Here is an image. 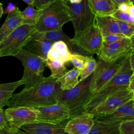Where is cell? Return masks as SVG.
<instances>
[{"instance_id":"28","label":"cell","mask_w":134,"mask_h":134,"mask_svg":"<svg viewBox=\"0 0 134 134\" xmlns=\"http://www.w3.org/2000/svg\"><path fill=\"white\" fill-rule=\"evenodd\" d=\"M111 16L117 20L134 24V4L128 6L125 11L116 10Z\"/></svg>"},{"instance_id":"31","label":"cell","mask_w":134,"mask_h":134,"mask_svg":"<svg viewBox=\"0 0 134 134\" xmlns=\"http://www.w3.org/2000/svg\"><path fill=\"white\" fill-rule=\"evenodd\" d=\"M91 57L81 54H73L70 62L72 63L75 68L81 71L85 67Z\"/></svg>"},{"instance_id":"41","label":"cell","mask_w":134,"mask_h":134,"mask_svg":"<svg viewBox=\"0 0 134 134\" xmlns=\"http://www.w3.org/2000/svg\"><path fill=\"white\" fill-rule=\"evenodd\" d=\"M23 1L28 4V5H32L34 4V0H23Z\"/></svg>"},{"instance_id":"38","label":"cell","mask_w":134,"mask_h":134,"mask_svg":"<svg viewBox=\"0 0 134 134\" xmlns=\"http://www.w3.org/2000/svg\"><path fill=\"white\" fill-rule=\"evenodd\" d=\"M128 89L134 92V72L130 78Z\"/></svg>"},{"instance_id":"33","label":"cell","mask_w":134,"mask_h":134,"mask_svg":"<svg viewBox=\"0 0 134 134\" xmlns=\"http://www.w3.org/2000/svg\"><path fill=\"white\" fill-rule=\"evenodd\" d=\"M53 1L54 0H34L33 6L37 10H43Z\"/></svg>"},{"instance_id":"42","label":"cell","mask_w":134,"mask_h":134,"mask_svg":"<svg viewBox=\"0 0 134 134\" xmlns=\"http://www.w3.org/2000/svg\"><path fill=\"white\" fill-rule=\"evenodd\" d=\"M3 14H4L3 7V6H0V18Z\"/></svg>"},{"instance_id":"8","label":"cell","mask_w":134,"mask_h":134,"mask_svg":"<svg viewBox=\"0 0 134 134\" xmlns=\"http://www.w3.org/2000/svg\"><path fill=\"white\" fill-rule=\"evenodd\" d=\"M120 66L121 62L108 63L99 59L90 83V91L92 95L98 92L107 84L117 73Z\"/></svg>"},{"instance_id":"18","label":"cell","mask_w":134,"mask_h":134,"mask_svg":"<svg viewBox=\"0 0 134 134\" xmlns=\"http://www.w3.org/2000/svg\"><path fill=\"white\" fill-rule=\"evenodd\" d=\"M38 33L41 37L50 41L52 43L58 41H62L64 42L67 45L69 51L73 54H77L91 57L88 55L83 50H82L80 48H79L78 46L74 44L71 41V38H70L67 35H66L63 32L62 29L57 31Z\"/></svg>"},{"instance_id":"6","label":"cell","mask_w":134,"mask_h":134,"mask_svg":"<svg viewBox=\"0 0 134 134\" xmlns=\"http://www.w3.org/2000/svg\"><path fill=\"white\" fill-rule=\"evenodd\" d=\"M64 1L74 29L73 37H77L94 25L95 15L91 8L89 0Z\"/></svg>"},{"instance_id":"12","label":"cell","mask_w":134,"mask_h":134,"mask_svg":"<svg viewBox=\"0 0 134 134\" xmlns=\"http://www.w3.org/2000/svg\"><path fill=\"white\" fill-rule=\"evenodd\" d=\"M131 52L130 39L125 38L120 41L110 44L103 42L98 57L99 60L110 63L117 62L130 54Z\"/></svg>"},{"instance_id":"5","label":"cell","mask_w":134,"mask_h":134,"mask_svg":"<svg viewBox=\"0 0 134 134\" xmlns=\"http://www.w3.org/2000/svg\"><path fill=\"white\" fill-rule=\"evenodd\" d=\"M15 57L21 61L24 67L23 75L20 79L24 85V89L32 87L44 80V60L25 49Z\"/></svg>"},{"instance_id":"24","label":"cell","mask_w":134,"mask_h":134,"mask_svg":"<svg viewBox=\"0 0 134 134\" xmlns=\"http://www.w3.org/2000/svg\"><path fill=\"white\" fill-rule=\"evenodd\" d=\"M81 71L74 68L69 70L64 75L57 80L62 91L69 90L75 87L79 83Z\"/></svg>"},{"instance_id":"26","label":"cell","mask_w":134,"mask_h":134,"mask_svg":"<svg viewBox=\"0 0 134 134\" xmlns=\"http://www.w3.org/2000/svg\"><path fill=\"white\" fill-rule=\"evenodd\" d=\"M43 10H37L33 5H28L23 12H21L23 25L35 26Z\"/></svg>"},{"instance_id":"43","label":"cell","mask_w":134,"mask_h":134,"mask_svg":"<svg viewBox=\"0 0 134 134\" xmlns=\"http://www.w3.org/2000/svg\"><path fill=\"white\" fill-rule=\"evenodd\" d=\"M0 134H4V133L3 132V131L2 130H0Z\"/></svg>"},{"instance_id":"1","label":"cell","mask_w":134,"mask_h":134,"mask_svg":"<svg viewBox=\"0 0 134 134\" xmlns=\"http://www.w3.org/2000/svg\"><path fill=\"white\" fill-rule=\"evenodd\" d=\"M61 91L57 80L51 76L45 77L40 84L13 94L9 98L7 106L37 107L54 105L58 103L59 94Z\"/></svg>"},{"instance_id":"2","label":"cell","mask_w":134,"mask_h":134,"mask_svg":"<svg viewBox=\"0 0 134 134\" xmlns=\"http://www.w3.org/2000/svg\"><path fill=\"white\" fill-rule=\"evenodd\" d=\"M133 71L129 62V54L122 59L117 73L98 92L92 95L85 106V113L93 110L113 94L128 88L129 80Z\"/></svg>"},{"instance_id":"39","label":"cell","mask_w":134,"mask_h":134,"mask_svg":"<svg viewBox=\"0 0 134 134\" xmlns=\"http://www.w3.org/2000/svg\"><path fill=\"white\" fill-rule=\"evenodd\" d=\"M129 62L131 68L134 72V52H131L129 54Z\"/></svg>"},{"instance_id":"20","label":"cell","mask_w":134,"mask_h":134,"mask_svg":"<svg viewBox=\"0 0 134 134\" xmlns=\"http://www.w3.org/2000/svg\"><path fill=\"white\" fill-rule=\"evenodd\" d=\"M22 25L21 11L17 8L16 11L7 15L5 21L0 28V43Z\"/></svg>"},{"instance_id":"16","label":"cell","mask_w":134,"mask_h":134,"mask_svg":"<svg viewBox=\"0 0 134 134\" xmlns=\"http://www.w3.org/2000/svg\"><path fill=\"white\" fill-rule=\"evenodd\" d=\"M94 123V116L89 113L70 119L65 130L69 134H88Z\"/></svg>"},{"instance_id":"23","label":"cell","mask_w":134,"mask_h":134,"mask_svg":"<svg viewBox=\"0 0 134 134\" xmlns=\"http://www.w3.org/2000/svg\"><path fill=\"white\" fill-rule=\"evenodd\" d=\"M89 3L95 16H111L117 10L113 0H89Z\"/></svg>"},{"instance_id":"45","label":"cell","mask_w":134,"mask_h":134,"mask_svg":"<svg viewBox=\"0 0 134 134\" xmlns=\"http://www.w3.org/2000/svg\"><path fill=\"white\" fill-rule=\"evenodd\" d=\"M133 104H134V97H133Z\"/></svg>"},{"instance_id":"4","label":"cell","mask_w":134,"mask_h":134,"mask_svg":"<svg viewBox=\"0 0 134 134\" xmlns=\"http://www.w3.org/2000/svg\"><path fill=\"white\" fill-rule=\"evenodd\" d=\"M69 8L64 0H54L44 10L35 26L36 31L46 32L62 29L63 26L71 21Z\"/></svg>"},{"instance_id":"21","label":"cell","mask_w":134,"mask_h":134,"mask_svg":"<svg viewBox=\"0 0 134 134\" xmlns=\"http://www.w3.org/2000/svg\"><path fill=\"white\" fill-rule=\"evenodd\" d=\"M73 54L69 51L67 45L62 41L53 43L48 54L47 59L50 61L59 60L64 63L71 61Z\"/></svg>"},{"instance_id":"35","label":"cell","mask_w":134,"mask_h":134,"mask_svg":"<svg viewBox=\"0 0 134 134\" xmlns=\"http://www.w3.org/2000/svg\"><path fill=\"white\" fill-rule=\"evenodd\" d=\"M9 124L5 110L0 108V130H3Z\"/></svg>"},{"instance_id":"13","label":"cell","mask_w":134,"mask_h":134,"mask_svg":"<svg viewBox=\"0 0 134 134\" xmlns=\"http://www.w3.org/2000/svg\"><path fill=\"white\" fill-rule=\"evenodd\" d=\"M10 126L20 129L24 125L36 121V115L31 107H17L5 110Z\"/></svg>"},{"instance_id":"9","label":"cell","mask_w":134,"mask_h":134,"mask_svg":"<svg viewBox=\"0 0 134 134\" xmlns=\"http://www.w3.org/2000/svg\"><path fill=\"white\" fill-rule=\"evenodd\" d=\"M71 41L88 55H99L103 45V36L98 28L93 25L80 36L71 38Z\"/></svg>"},{"instance_id":"30","label":"cell","mask_w":134,"mask_h":134,"mask_svg":"<svg viewBox=\"0 0 134 134\" xmlns=\"http://www.w3.org/2000/svg\"><path fill=\"white\" fill-rule=\"evenodd\" d=\"M115 19L121 34L126 38L130 39L134 34V24Z\"/></svg>"},{"instance_id":"29","label":"cell","mask_w":134,"mask_h":134,"mask_svg":"<svg viewBox=\"0 0 134 134\" xmlns=\"http://www.w3.org/2000/svg\"><path fill=\"white\" fill-rule=\"evenodd\" d=\"M97 66V62L94 59L91 57L85 67L81 71L79 81H82L92 75L95 71Z\"/></svg>"},{"instance_id":"11","label":"cell","mask_w":134,"mask_h":134,"mask_svg":"<svg viewBox=\"0 0 134 134\" xmlns=\"http://www.w3.org/2000/svg\"><path fill=\"white\" fill-rule=\"evenodd\" d=\"M36 115V121L57 124L66 119H70L68 108L57 103L49 106L31 107Z\"/></svg>"},{"instance_id":"36","label":"cell","mask_w":134,"mask_h":134,"mask_svg":"<svg viewBox=\"0 0 134 134\" xmlns=\"http://www.w3.org/2000/svg\"><path fill=\"white\" fill-rule=\"evenodd\" d=\"M4 134H26L25 132L18 128L13 127L8 124L5 128L2 130Z\"/></svg>"},{"instance_id":"44","label":"cell","mask_w":134,"mask_h":134,"mask_svg":"<svg viewBox=\"0 0 134 134\" xmlns=\"http://www.w3.org/2000/svg\"><path fill=\"white\" fill-rule=\"evenodd\" d=\"M3 6V5H2V4L0 2V6Z\"/></svg>"},{"instance_id":"15","label":"cell","mask_w":134,"mask_h":134,"mask_svg":"<svg viewBox=\"0 0 134 134\" xmlns=\"http://www.w3.org/2000/svg\"><path fill=\"white\" fill-rule=\"evenodd\" d=\"M52 44V42L41 37L35 31L23 49L46 61Z\"/></svg>"},{"instance_id":"32","label":"cell","mask_w":134,"mask_h":134,"mask_svg":"<svg viewBox=\"0 0 134 134\" xmlns=\"http://www.w3.org/2000/svg\"><path fill=\"white\" fill-rule=\"evenodd\" d=\"M120 134H134V120L121 122Z\"/></svg>"},{"instance_id":"27","label":"cell","mask_w":134,"mask_h":134,"mask_svg":"<svg viewBox=\"0 0 134 134\" xmlns=\"http://www.w3.org/2000/svg\"><path fill=\"white\" fill-rule=\"evenodd\" d=\"M64 64L63 62L59 60L50 61L47 59L45 61V65L51 71L50 76L56 80L59 79L69 71Z\"/></svg>"},{"instance_id":"19","label":"cell","mask_w":134,"mask_h":134,"mask_svg":"<svg viewBox=\"0 0 134 134\" xmlns=\"http://www.w3.org/2000/svg\"><path fill=\"white\" fill-rule=\"evenodd\" d=\"M94 25L99 30L102 36L110 34H115L123 36L119 30L115 18L111 16H95Z\"/></svg>"},{"instance_id":"7","label":"cell","mask_w":134,"mask_h":134,"mask_svg":"<svg viewBox=\"0 0 134 134\" xmlns=\"http://www.w3.org/2000/svg\"><path fill=\"white\" fill-rule=\"evenodd\" d=\"M36 31L35 26L22 25L0 43V57L14 56L23 50Z\"/></svg>"},{"instance_id":"37","label":"cell","mask_w":134,"mask_h":134,"mask_svg":"<svg viewBox=\"0 0 134 134\" xmlns=\"http://www.w3.org/2000/svg\"><path fill=\"white\" fill-rule=\"evenodd\" d=\"M17 7L13 4L12 3H9L8 4V5L5 7V8L4 10V14H9L15 11L16 10V9H17Z\"/></svg>"},{"instance_id":"34","label":"cell","mask_w":134,"mask_h":134,"mask_svg":"<svg viewBox=\"0 0 134 134\" xmlns=\"http://www.w3.org/2000/svg\"><path fill=\"white\" fill-rule=\"evenodd\" d=\"M123 36H119L115 34H110L103 37V41L106 44H110L115 43L125 38Z\"/></svg>"},{"instance_id":"3","label":"cell","mask_w":134,"mask_h":134,"mask_svg":"<svg viewBox=\"0 0 134 134\" xmlns=\"http://www.w3.org/2000/svg\"><path fill=\"white\" fill-rule=\"evenodd\" d=\"M92 74L85 80L79 81L75 87L69 90H61L59 94L58 103L68 108L70 119L85 114V106L92 95L90 88Z\"/></svg>"},{"instance_id":"10","label":"cell","mask_w":134,"mask_h":134,"mask_svg":"<svg viewBox=\"0 0 134 134\" xmlns=\"http://www.w3.org/2000/svg\"><path fill=\"white\" fill-rule=\"evenodd\" d=\"M133 97L134 92L128 88L120 90L108 96L104 102L87 113L92 114L94 118L105 115L133 99Z\"/></svg>"},{"instance_id":"17","label":"cell","mask_w":134,"mask_h":134,"mask_svg":"<svg viewBox=\"0 0 134 134\" xmlns=\"http://www.w3.org/2000/svg\"><path fill=\"white\" fill-rule=\"evenodd\" d=\"M94 118L104 121L120 122L134 120L133 100H131L108 114Z\"/></svg>"},{"instance_id":"25","label":"cell","mask_w":134,"mask_h":134,"mask_svg":"<svg viewBox=\"0 0 134 134\" xmlns=\"http://www.w3.org/2000/svg\"><path fill=\"white\" fill-rule=\"evenodd\" d=\"M21 85H23V83L21 80L15 82L0 84V108H3V107L7 106L14 92Z\"/></svg>"},{"instance_id":"22","label":"cell","mask_w":134,"mask_h":134,"mask_svg":"<svg viewBox=\"0 0 134 134\" xmlns=\"http://www.w3.org/2000/svg\"><path fill=\"white\" fill-rule=\"evenodd\" d=\"M121 122L104 121L94 118V123L88 134H120Z\"/></svg>"},{"instance_id":"14","label":"cell","mask_w":134,"mask_h":134,"mask_svg":"<svg viewBox=\"0 0 134 134\" xmlns=\"http://www.w3.org/2000/svg\"><path fill=\"white\" fill-rule=\"evenodd\" d=\"M70 119H66L57 124L34 122L23 125L20 129L26 134H69L65 130Z\"/></svg>"},{"instance_id":"40","label":"cell","mask_w":134,"mask_h":134,"mask_svg":"<svg viewBox=\"0 0 134 134\" xmlns=\"http://www.w3.org/2000/svg\"><path fill=\"white\" fill-rule=\"evenodd\" d=\"M130 43H131V52H134V34L130 38Z\"/></svg>"}]
</instances>
